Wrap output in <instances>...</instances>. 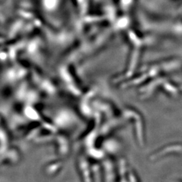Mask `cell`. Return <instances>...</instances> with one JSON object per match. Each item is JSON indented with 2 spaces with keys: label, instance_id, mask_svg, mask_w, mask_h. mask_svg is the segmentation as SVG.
I'll use <instances>...</instances> for the list:
<instances>
[]
</instances>
